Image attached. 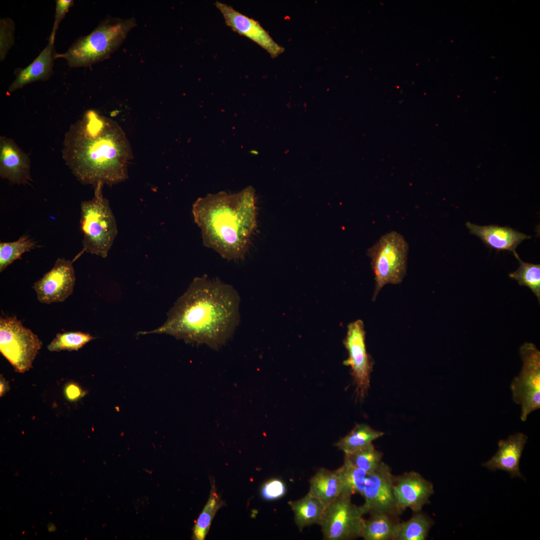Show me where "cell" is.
Listing matches in <instances>:
<instances>
[{
    "instance_id": "cell-5",
    "label": "cell",
    "mask_w": 540,
    "mask_h": 540,
    "mask_svg": "<svg viewBox=\"0 0 540 540\" xmlns=\"http://www.w3.org/2000/svg\"><path fill=\"white\" fill-rule=\"evenodd\" d=\"M103 186H94V197L81 203L80 229L84 250L105 258L118 234V228L109 202L103 195Z\"/></svg>"
},
{
    "instance_id": "cell-2",
    "label": "cell",
    "mask_w": 540,
    "mask_h": 540,
    "mask_svg": "<svg viewBox=\"0 0 540 540\" xmlns=\"http://www.w3.org/2000/svg\"><path fill=\"white\" fill-rule=\"evenodd\" d=\"M62 154L78 180L94 186L125 180L132 157L130 144L118 124L94 110L70 126Z\"/></svg>"
},
{
    "instance_id": "cell-8",
    "label": "cell",
    "mask_w": 540,
    "mask_h": 540,
    "mask_svg": "<svg viewBox=\"0 0 540 540\" xmlns=\"http://www.w3.org/2000/svg\"><path fill=\"white\" fill-rule=\"evenodd\" d=\"M522 365L510 384L513 401L520 406L522 421L540 408V352L532 342L520 348Z\"/></svg>"
},
{
    "instance_id": "cell-14",
    "label": "cell",
    "mask_w": 540,
    "mask_h": 540,
    "mask_svg": "<svg viewBox=\"0 0 540 540\" xmlns=\"http://www.w3.org/2000/svg\"><path fill=\"white\" fill-rule=\"evenodd\" d=\"M216 7L222 14L226 24L240 34L252 40L266 50L272 58L284 52L256 20L236 10L232 6L216 1Z\"/></svg>"
},
{
    "instance_id": "cell-25",
    "label": "cell",
    "mask_w": 540,
    "mask_h": 540,
    "mask_svg": "<svg viewBox=\"0 0 540 540\" xmlns=\"http://www.w3.org/2000/svg\"><path fill=\"white\" fill-rule=\"evenodd\" d=\"M514 256L520 263V266L509 276L516 280L518 284L528 287L540 301V264L523 262L516 252Z\"/></svg>"
},
{
    "instance_id": "cell-33",
    "label": "cell",
    "mask_w": 540,
    "mask_h": 540,
    "mask_svg": "<svg viewBox=\"0 0 540 540\" xmlns=\"http://www.w3.org/2000/svg\"><path fill=\"white\" fill-rule=\"evenodd\" d=\"M64 392L66 398L70 401L76 400L84 394L82 389L75 383L66 385Z\"/></svg>"
},
{
    "instance_id": "cell-31",
    "label": "cell",
    "mask_w": 540,
    "mask_h": 540,
    "mask_svg": "<svg viewBox=\"0 0 540 540\" xmlns=\"http://www.w3.org/2000/svg\"><path fill=\"white\" fill-rule=\"evenodd\" d=\"M286 490V484L282 480L274 478L264 483L261 489V494L264 499L272 500L283 496Z\"/></svg>"
},
{
    "instance_id": "cell-3",
    "label": "cell",
    "mask_w": 540,
    "mask_h": 540,
    "mask_svg": "<svg viewBox=\"0 0 540 540\" xmlns=\"http://www.w3.org/2000/svg\"><path fill=\"white\" fill-rule=\"evenodd\" d=\"M192 212L206 246L228 260L244 258L256 224L252 187L234 194L222 192L200 198Z\"/></svg>"
},
{
    "instance_id": "cell-18",
    "label": "cell",
    "mask_w": 540,
    "mask_h": 540,
    "mask_svg": "<svg viewBox=\"0 0 540 540\" xmlns=\"http://www.w3.org/2000/svg\"><path fill=\"white\" fill-rule=\"evenodd\" d=\"M54 39L50 36L47 45L35 60L24 68L17 70L16 78L9 86L10 92L36 81L46 80L50 77L56 54Z\"/></svg>"
},
{
    "instance_id": "cell-16",
    "label": "cell",
    "mask_w": 540,
    "mask_h": 540,
    "mask_svg": "<svg viewBox=\"0 0 540 540\" xmlns=\"http://www.w3.org/2000/svg\"><path fill=\"white\" fill-rule=\"evenodd\" d=\"M528 440L522 432L510 436L498 442V448L495 454L482 466L491 470H502L508 472L511 478H523L520 470V460Z\"/></svg>"
},
{
    "instance_id": "cell-7",
    "label": "cell",
    "mask_w": 540,
    "mask_h": 540,
    "mask_svg": "<svg viewBox=\"0 0 540 540\" xmlns=\"http://www.w3.org/2000/svg\"><path fill=\"white\" fill-rule=\"evenodd\" d=\"M42 345L38 336L16 316L0 317V352L16 372L24 373L32 368Z\"/></svg>"
},
{
    "instance_id": "cell-17",
    "label": "cell",
    "mask_w": 540,
    "mask_h": 540,
    "mask_svg": "<svg viewBox=\"0 0 540 540\" xmlns=\"http://www.w3.org/2000/svg\"><path fill=\"white\" fill-rule=\"evenodd\" d=\"M470 232L478 236L488 248L496 250H508L514 254L522 242L531 238L522 232L508 226L491 224L479 226L469 222L466 224Z\"/></svg>"
},
{
    "instance_id": "cell-24",
    "label": "cell",
    "mask_w": 540,
    "mask_h": 540,
    "mask_svg": "<svg viewBox=\"0 0 540 540\" xmlns=\"http://www.w3.org/2000/svg\"><path fill=\"white\" fill-rule=\"evenodd\" d=\"M37 246L36 242L26 235L21 236L14 242H0V272H3L23 254L30 252Z\"/></svg>"
},
{
    "instance_id": "cell-29",
    "label": "cell",
    "mask_w": 540,
    "mask_h": 540,
    "mask_svg": "<svg viewBox=\"0 0 540 540\" xmlns=\"http://www.w3.org/2000/svg\"><path fill=\"white\" fill-rule=\"evenodd\" d=\"M342 474L346 492L352 495H362L368 474L354 466L344 456V464L339 468Z\"/></svg>"
},
{
    "instance_id": "cell-11",
    "label": "cell",
    "mask_w": 540,
    "mask_h": 540,
    "mask_svg": "<svg viewBox=\"0 0 540 540\" xmlns=\"http://www.w3.org/2000/svg\"><path fill=\"white\" fill-rule=\"evenodd\" d=\"M344 344L348 353L344 364L350 367L357 394L363 398L370 386L372 363L366 351V332L362 320H356L348 325Z\"/></svg>"
},
{
    "instance_id": "cell-34",
    "label": "cell",
    "mask_w": 540,
    "mask_h": 540,
    "mask_svg": "<svg viewBox=\"0 0 540 540\" xmlns=\"http://www.w3.org/2000/svg\"><path fill=\"white\" fill-rule=\"evenodd\" d=\"M7 386L8 385L6 384V381L3 378L1 377L0 382V396H2L4 394H5L7 390Z\"/></svg>"
},
{
    "instance_id": "cell-20",
    "label": "cell",
    "mask_w": 540,
    "mask_h": 540,
    "mask_svg": "<svg viewBox=\"0 0 540 540\" xmlns=\"http://www.w3.org/2000/svg\"><path fill=\"white\" fill-rule=\"evenodd\" d=\"M364 520L360 537L365 540H395L400 522L397 517L382 512L370 514Z\"/></svg>"
},
{
    "instance_id": "cell-32",
    "label": "cell",
    "mask_w": 540,
    "mask_h": 540,
    "mask_svg": "<svg viewBox=\"0 0 540 540\" xmlns=\"http://www.w3.org/2000/svg\"><path fill=\"white\" fill-rule=\"evenodd\" d=\"M54 20L50 37L55 38L58 26L70 7L72 5V0H56Z\"/></svg>"
},
{
    "instance_id": "cell-21",
    "label": "cell",
    "mask_w": 540,
    "mask_h": 540,
    "mask_svg": "<svg viewBox=\"0 0 540 540\" xmlns=\"http://www.w3.org/2000/svg\"><path fill=\"white\" fill-rule=\"evenodd\" d=\"M288 504L294 513V522L300 532L312 524H320L326 506L318 499L308 494Z\"/></svg>"
},
{
    "instance_id": "cell-28",
    "label": "cell",
    "mask_w": 540,
    "mask_h": 540,
    "mask_svg": "<svg viewBox=\"0 0 540 540\" xmlns=\"http://www.w3.org/2000/svg\"><path fill=\"white\" fill-rule=\"evenodd\" d=\"M350 462L368 474L374 472L382 462V454L373 444L350 454H344Z\"/></svg>"
},
{
    "instance_id": "cell-23",
    "label": "cell",
    "mask_w": 540,
    "mask_h": 540,
    "mask_svg": "<svg viewBox=\"0 0 540 540\" xmlns=\"http://www.w3.org/2000/svg\"><path fill=\"white\" fill-rule=\"evenodd\" d=\"M406 522H400L395 540H424L433 524L428 516L417 512Z\"/></svg>"
},
{
    "instance_id": "cell-30",
    "label": "cell",
    "mask_w": 540,
    "mask_h": 540,
    "mask_svg": "<svg viewBox=\"0 0 540 540\" xmlns=\"http://www.w3.org/2000/svg\"><path fill=\"white\" fill-rule=\"evenodd\" d=\"M14 24L9 18L0 20V59L2 61L14 42Z\"/></svg>"
},
{
    "instance_id": "cell-15",
    "label": "cell",
    "mask_w": 540,
    "mask_h": 540,
    "mask_svg": "<svg viewBox=\"0 0 540 540\" xmlns=\"http://www.w3.org/2000/svg\"><path fill=\"white\" fill-rule=\"evenodd\" d=\"M0 176L13 184H26L32 180L28 155L6 136H0Z\"/></svg>"
},
{
    "instance_id": "cell-13",
    "label": "cell",
    "mask_w": 540,
    "mask_h": 540,
    "mask_svg": "<svg viewBox=\"0 0 540 540\" xmlns=\"http://www.w3.org/2000/svg\"><path fill=\"white\" fill-rule=\"evenodd\" d=\"M394 491L400 514L407 508L420 512L434 493L432 484L414 471L394 476Z\"/></svg>"
},
{
    "instance_id": "cell-12",
    "label": "cell",
    "mask_w": 540,
    "mask_h": 540,
    "mask_svg": "<svg viewBox=\"0 0 540 540\" xmlns=\"http://www.w3.org/2000/svg\"><path fill=\"white\" fill-rule=\"evenodd\" d=\"M76 276L72 262L61 258L33 285L38 300L50 304L64 301L73 292Z\"/></svg>"
},
{
    "instance_id": "cell-10",
    "label": "cell",
    "mask_w": 540,
    "mask_h": 540,
    "mask_svg": "<svg viewBox=\"0 0 540 540\" xmlns=\"http://www.w3.org/2000/svg\"><path fill=\"white\" fill-rule=\"evenodd\" d=\"M394 476L390 467L383 462L368 474L362 495L365 514L382 512L395 517L400 514L394 494Z\"/></svg>"
},
{
    "instance_id": "cell-9",
    "label": "cell",
    "mask_w": 540,
    "mask_h": 540,
    "mask_svg": "<svg viewBox=\"0 0 540 540\" xmlns=\"http://www.w3.org/2000/svg\"><path fill=\"white\" fill-rule=\"evenodd\" d=\"M352 494L344 492L328 504L320 524L324 538L348 540L360 537L365 514L362 506L352 504Z\"/></svg>"
},
{
    "instance_id": "cell-19",
    "label": "cell",
    "mask_w": 540,
    "mask_h": 540,
    "mask_svg": "<svg viewBox=\"0 0 540 540\" xmlns=\"http://www.w3.org/2000/svg\"><path fill=\"white\" fill-rule=\"evenodd\" d=\"M344 492V480L340 468L333 471L320 468L310 479L308 494L326 506Z\"/></svg>"
},
{
    "instance_id": "cell-1",
    "label": "cell",
    "mask_w": 540,
    "mask_h": 540,
    "mask_svg": "<svg viewBox=\"0 0 540 540\" xmlns=\"http://www.w3.org/2000/svg\"><path fill=\"white\" fill-rule=\"evenodd\" d=\"M240 303L239 294L232 286L197 277L168 312L162 325L139 334H164L216 349L227 342L238 326Z\"/></svg>"
},
{
    "instance_id": "cell-22",
    "label": "cell",
    "mask_w": 540,
    "mask_h": 540,
    "mask_svg": "<svg viewBox=\"0 0 540 540\" xmlns=\"http://www.w3.org/2000/svg\"><path fill=\"white\" fill-rule=\"evenodd\" d=\"M384 434L365 424H356L346 436L336 444L344 454H350L372 444V442Z\"/></svg>"
},
{
    "instance_id": "cell-27",
    "label": "cell",
    "mask_w": 540,
    "mask_h": 540,
    "mask_svg": "<svg viewBox=\"0 0 540 540\" xmlns=\"http://www.w3.org/2000/svg\"><path fill=\"white\" fill-rule=\"evenodd\" d=\"M94 338L82 332H67L57 334L48 346L50 352L78 350Z\"/></svg>"
},
{
    "instance_id": "cell-26",
    "label": "cell",
    "mask_w": 540,
    "mask_h": 540,
    "mask_svg": "<svg viewBox=\"0 0 540 540\" xmlns=\"http://www.w3.org/2000/svg\"><path fill=\"white\" fill-rule=\"evenodd\" d=\"M222 502L212 486L206 504L199 516L193 529L192 538L203 540L208 532L212 520L216 512L222 506Z\"/></svg>"
},
{
    "instance_id": "cell-6",
    "label": "cell",
    "mask_w": 540,
    "mask_h": 540,
    "mask_svg": "<svg viewBox=\"0 0 540 540\" xmlns=\"http://www.w3.org/2000/svg\"><path fill=\"white\" fill-rule=\"evenodd\" d=\"M408 252V242L396 231L382 236L368 250L376 282L374 300L384 286L402 282L406 271Z\"/></svg>"
},
{
    "instance_id": "cell-4",
    "label": "cell",
    "mask_w": 540,
    "mask_h": 540,
    "mask_svg": "<svg viewBox=\"0 0 540 540\" xmlns=\"http://www.w3.org/2000/svg\"><path fill=\"white\" fill-rule=\"evenodd\" d=\"M136 25L134 18H108L89 34L76 40L64 53L56 58L65 59L70 67L88 66L102 60L122 44Z\"/></svg>"
}]
</instances>
